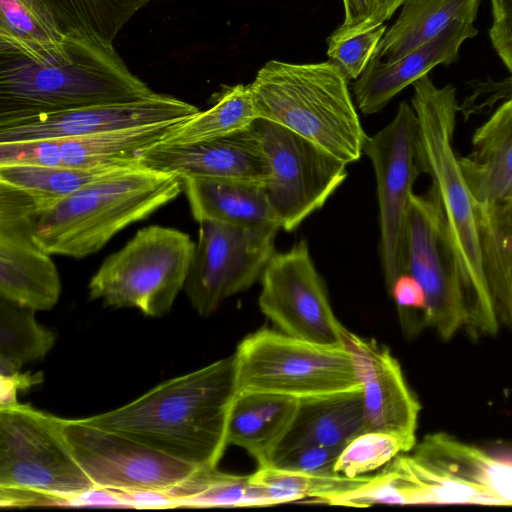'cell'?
Listing matches in <instances>:
<instances>
[{
	"mask_svg": "<svg viewBox=\"0 0 512 512\" xmlns=\"http://www.w3.org/2000/svg\"><path fill=\"white\" fill-rule=\"evenodd\" d=\"M180 179L197 222L215 220L242 226L278 225L261 184L195 177Z\"/></svg>",
	"mask_w": 512,
	"mask_h": 512,
	"instance_id": "26",
	"label": "cell"
},
{
	"mask_svg": "<svg viewBox=\"0 0 512 512\" xmlns=\"http://www.w3.org/2000/svg\"><path fill=\"white\" fill-rule=\"evenodd\" d=\"M418 462L471 485L494 505L512 506V453H494L443 432L425 436L410 454Z\"/></svg>",
	"mask_w": 512,
	"mask_h": 512,
	"instance_id": "21",
	"label": "cell"
},
{
	"mask_svg": "<svg viewBox=\"0 0 512 512\" xmlns=\"http://www.w3.org/2000/svg\"><path fill=\"white\" fill-rule=\"evenodd\" d=\"M507 212V215L509 217L510 222L512 223V205L510 206H503Z\"/></svg>",
	"mask_w": 512,
	"mask_h": 512,
	"instance_id": "44",
	"label": "cell"
},
{
	"mask_svg": "<svg viewBox=\"0 0 512 512\" xmlns=\"http://www.w3.org/2000/svg\"><path fill=\"white\" fill-rule=\"evenodd\" d=\"M141 165L92 168L29 164L0 165V182L20 188L44 203L62 199L92 183L125 173Z\"/></svg>",
	"mask_w": 512,
	"mask_h": 512,
	"instance_id": "30",
	"label": "cell"
},
{
	"mask_svg": "<svg viewBox=\"0 0 512 512\" xmlns=\"http://www.w3.org/2000/svg\"><path fill=\"white\" fill-rule=\"evenodd\" d=\"M178 123L180 122L64 138L0 143V165L29 164L77 168L140 165L142 154L157 145Z\"/></svg>",
	"mask_w": 512,
	"mask_h": 512,
	"instance_id": "17",
	"label": "cell"
},
{
	"mask_svg": "<svg viewBox=\"0 0 512 512\" xmlns=\"http://www.w3.org/2000/svg\"><path fill=\"white\" fill-rule=\"evenodd\" d=\"M252 126L269 170L263 191L280 229L293 231L343 183L347 164L279 124Z\"/></svg>",
	"mask_w": 512,
	"mask_h": 512,
	"instance_id": "9",
	"label": "cell"
},
{
	"mask_svg": "<svg viewBox=\"0 0 512 512\" xmlns=\"http://www.w3.org/2000/svg\"><path fill=\"white\" fill-rule=\"evenodd\" d=\"M238 394L234 353L167 380L130 403L83 418L198 468L217 467Z\"/></svg>",
	"mask_w": 512,
	"mask_h": 512,
	"instance_id": "1",
	"label": "cell"
},
{
	"mask_svg": "<svg viewBox=\"0 0 512 512\" xmlns=\"http://www.w3.org/2000/svg\"><path fill=\"white\" fill-rule=\"evenodd\" d=\"M98 490L64 436L62 418L18 402L0 405V504L80 503Z\"/></svg>",
	"mask_w": 512,
	"mask_h": 512,
	"instance_id": "6",
	"label": "cell"
},
{
	"mask_svg": "<svg viewBox=\"0 0 512 512\" xmlns=\"http://www.w3.org/2000/svg\"><path fill=\"white\" fill-rule=\"evenodd\" d=\"M366 431L362 388L298 400L294 419L274 449L317 444L342 449ZM273 451V452H274Z\"/></svg>",
	"mask_w": 512,
	"mask_h": 512,
	"instance_id": "23",
	"label": "cell"
},
{
	"mask_svg": "<svg viewBox=\"0 0 512 512\" xmlns=\"http://www.w3.org/2000/svg\"><path fill=\"white\" fill-rule=\"evenodd\" d=\"M65 32L82 31L113 43L124 25L151 0H41Z\"/></svg>",
	"mask_w": 512,
	"mask_h": 512,
	"instance_id": "34",
	"label": "cell"
},
{
	"mask_svg": "<svg viewBox=\"0 0 512 512\" xmlns=\"http://www.w3.org/2000/svg\"><path fill=\"white\" fill-rule=\"evenodd\" d=\"M341 451L317 444H300L275 450L265 466L312 475H334L338 474L334 467Z\"/></svg>",
	"mask_w": 512,
	"mask_h": 512,
	"instance_id": "37",
	"label": "cell"
},
{
	"mask_svg": "<svg viewBox=\"0 0 512 512\" xmlns=\"http://www.w3.org/2000/svg\"><path fill=\"white\" fill-rule=\"evenodd\" d=\"M199 223L198 239L184 291L201 316L249 289L275 254V224L242 226L215 220Z\"/></svg>",
	"mask_w": 512,
	"mask_h": 512,
	"instance_id": "10",
	"label": "cell"
},
{
	"mask_svg": "<svg viewBox=\"0 0 512 512\" xmlns=\"http://www.w3.org/2000/svg\"><path fill=\"white\" fill-rule=\"evenodd\" d=\"M489 38L498 57L512 76V10L493 19Z\"/></svg>",
	"mask_w": 512,
	"mask_h": 512,
	"instance_id": "40",
	"label": "cell"
},
{
	"mask_svg": "<svg viewBox=\"0 0 512 512\" xmlns=\"http://www.w3.org/2000/svg\"><path fill=\"white\" fill-rule=\"evenodd\" d=\"M412 85L420 166L432 181L429 193L443 215L459 267L464 330L472 338L492 336L498 331L499 316L484 270L475 200L452 145L460 106L457 90L452 84L435 85L428 74Z\"/></svg>",
	"mask_w": 512,
	"mask_h": 512,
	"instance_id": "2",
	"label": "cell"
},
{
	"mask_svg": "<svg viewBox=\"0 0 512 512\" xmlns=\"http://www.w3.org/2000/svg\"><path fill=\"white\" fill-rule=\"evenodd\" d=\"M257 118L312 141L346 164L363 154L365 133L348 80L331 62H266L249 84Z\"/></svg>",
	"mask_w": 512,
	"mask_h": 512,
	"instance_id": "5",
	"label": "cell"
},
{
	"mask_svg": "<svg viewBox=\"0 0 512 512\" xmlns=\"http://www.w3.org/2000/svg\"><path fill=\"white\" fill-rule=\"evenodd\" d=\"M171 507L270 506L250 475H236L214 468H200L164 494Z\"/></svg>",
	"mask_w": 512,
	"mask_h": 512,
	"instance_id": "31",
	"label": "cell"
},
{
	"mask_svg": "<svg viewBox=\"0 0 512 512\" xmlns=\"http://www.w3.org/2000/svg\"><path fill=\"white\" fill-rule=\"evenodd\" d=\"M477 34L474 23L454 24L395 61L373 57L353 85L357 107L366 115L380 111L396 94L435 66L456 62L462 44Z\"/></svg>",
	"mask_w": 512,
	"mask_h": 512,
	"instance_id": "20",
	"label": "cell"
},
{
	"mask_svg": "<svg viewBox=\"0 0 512 512\" xmlns=\"http://www.w3.org/2000/svg\"><path fill=\"white\" fill-rule=\"evenodd\" d=\"M256 119L249 84L224 87L210 108L176 124L157 145H188L225 137L250 127Z\"/></svg>",
	"mask_w": 512,
	"mask_h": 512,
	"instance_id": "28",
	"label": "cell"
},
{
	"mask_svg": "<svg viewBox=\"0 0 512 512\" xmlns=\"http://www.w3.org/2000/svg\"><path fill=\"white\" fill-rule=\"evenodd\" d=\"M363 154L371 161L377 185L380 255L387 288L402 273V241L413 185L422 172L418 124L412 105L400 103L394 118L369 137Z\"/></svg>",
	"mask_w": 512,
	"mask_h": 512,
	"instance_id": "14",
	"label": "cell"
},
{
	"mask_svg": "<svg viewBox=\"0 0 512 512\" xmlns=\"http://www.w3.org/2000/svg\"><path fill=\"white\" fill-rule=\"evenodd\" d=\"M258 305L283 332L322 345H344L347 329L335 316L305 240L276 253L261 277Z\"/></svg>",
	"mask_w": 512,
	"mask_h": 512,
	"instance_id": "13",
	"label": "cell"
},
{
	"mask_svg": "<svg viewBox=\"0 0 512 512\" xmlns=\"http://www.w3.org/2000/svg\"><path fill=\"white\" fill-rule=\"evenodd\" d=\"M344 6V21L332 34L333 37H343L359 32L370 20L375 0H342Z\"/></svg>",
	"mask_w": 512,
	"mask_h": 512,
	"instance_id": "39",
	"label": "cell"
},
{
	"mask_svg": "<svg viewBox=\"0 0 512 512\" xmlns=\"http://www.w3.org/2000/svg\"><path fill=\"white\" fill-rule=\"evenodd\" d=\"M139 163L145 168L180 178L224 179L263 185L269 176L252 125L225 137L188 145H155L142 154Z\"/></svg>",
	"mask_w": 512,
	"mask_h": 512,
	"instance_id": "18",
	"label": "cell"
},
{
	"mask_svg": "<svg viewBox=\"0 0 512 512\" xmlns=\"http://www.w3.org/2000/svg\"><path fill=\"white\" fill-rule=\"evenodd\" d=\"M298 406L291 397L267 393H238L227 430L228 445L238 446L265 466L285 433Z\"/></svg>",
	"mask_w": 512,
	"mask_h": 512,
	"instance_id": "24",
	"label": "cell"
},
{
	"mask_svg": "<svg viewBox=\"0 0 512 512\" xmlns=\"http://www.w3.org/2000/svg\"><path fill=\"white\" fill-rule=\"evenodd\" d=\"M387 289L396 304L405 336H416L426 327V297L422 287L414 277L401 273Z\"/></svg>",
	"mask_w": 512,
	"mask_h": 512,
	"instance_id": "38",
	"label": "cell"
},
{
	"mask_svg": "<svg viewBox=\"0 0 512 512\" xmlns=\"http://www.w3.org/2000/svg\"><path fill=\"white\" fill-rule=\"evenodd\" d=\"M387 26L381 24L343 37L327 39L328 61L349 80H357L375 56Z\"/></svg>",
	"mask_w": 512,
	"mask_h": 512,
	"instance_id": "36",
	"label": "cell"
},
{
	"mask_svg": "<svg viewBox=\"0 0 512 512\" xmlns=\"http://www.w3.org/2000/svg\"><path fill=\"white\" fill-rule=\"evenodd\" d=\"M472 146L459 161L475 203L512 205V96L475 130Z\"/></svg>",
	"mask_w": 512,
	"mask_h": 512,
	"instance_id": "22",
	"label": "cell"
},
{
	"mask_svg": "<svg viewBox=\"0 0 512 512\" xmlns=\"http://www.w3.org/2000/svg\"><path fill=\"white\" fill-rule=\"evenodd\" d=\"M344 345L362 387L365 432L390 433L414 448L421 405L409 389L398 360L385 345L348 329Z\"/></svg>",
	"mask_w": 512,
	"mask_h": 512,
	"instance_id": "16",
	"label": "cell"
},
{
	"mask_svg": "<svg viewBox=\"0 0 512 512\" xmlns=\"http://www.w3.org/2000/svg\"><path fill=\"white\" fill-rule=\"evenodd\" d=\"M200 110L176 97L154 93L125 103L88 106L0 122V143L26 142L181 122Z\"/></svg>",
	"mask_w": 512,
	"mask_h": 512,
	"instance_id": "15",
	"label": "cell"
},
{
	"mask_svg": "<svg viewBox=\"0 0 512 512\" xmlns=\"http://www.w3.org/2000/svg\"><path fill=\"white\" fill-rule=\"evenodd\" d=\"M369 478L312 475L271 466L258 467L251 474L252 481L261 488L270 506L302 500L331 505L334 499L359 488Z\"/></svg>",
	"mask_w": 512,
	"mask_h": 512,
	"instance_id": "33",
	"label": "cell"
},
{
	"mask_svg": "<svg viewBox=\"0 0 512 512\" xmlns=\"http://www.w3.org/2000/svg\"><path fill=\"white\" fill-rule=\"evenodd\" d=\"M31 215L0 211V297L35 311L58 302L61 281L51 255L33 239Z\"/></svg>",
	"mask_w": 512,
	"mask_h": 512,
	"instance_id": "19",
	"label": "cell"
},
{
	"mask_svg": "<svg viewBox=\"0 0 512 512\" xmlns=\"http://www.w3.org/2000/svg\"><path fill=\"white\" fill-rule=\"evenodd\" d=\"M154 93L113 43L82 31L66 32L63 49L45 60L0 53V122L132 102Z\"/></svg>",
	"mask_w": 512,
	"mask_h": 512,
	"instance_id": "3",
	"label": "cell"
},
{
	"mask_svg": "<svg viewBox=\"0 0 512 512\" xmlns=\"http://www.w3.org/2000/svg\"><path fill=\"white\" fill-rule=\"evenodd\" d=\"M402 273L426 297L425 325L451 339L466 323L462 279L443 215L430 193H413L403 232Z\"/></svg>",
	"mask_w": 512,
	"mask_h": 512,
	"instance_id": "11",
	"label": "cell"
},
{
	"mask_svg": "<svg viewBox=\"0 0 512 512\" xmlns=\"http://www.w3.org/2000/svg\"><path fill=\"white\" fill-rule=\"evenodd\" d=\"M35 312L0 297V377L18 374L54 346L55 334L37 322Z\"/></svg>",
	"mask_w": 512,
	"mask_h": 512,
	"instance_id": "32",
	"label": "cell"
},
{
	"mask_svg": "<svg viewBox=\"0 0 512 512\" xmlns=\"http://www.w3.org/2000/svg\"><path fill=\"white\" fill-rule=\"evenodd\" d=\"M404 1L405 0H375L374 12L370 20L360 31L384 24V22L390 19L394 12L401 7Z\"/></svg>",
	"mask_w": 512,
	"mask_h": 512,
	"instance_id": "41",
	"label": "cell"
},
{
	"mask_svg": "<svg viewBox=\"0 0 512 512\" xmlns=\"http://www.w3.org/2000/svg\"><path fill=\"white\" fill-rule=\"evenodd\" d=\"M238 393H267L297 400L360 389L345 345H322L259 329L234 352Z\"/></svg>",
	"mask_w": 512,
	"mask_h": 512,
	"instance_id": "7",
	"label": "cell"
},
{
	"mask_svg": "<svg viewBox=\"0 0 512 512\" xmlns=\"http://www.w3.org/2000/svg\"><path fill=\"white\" fill-rule=\"evenodd\" d=\"M503 87L509 94H512V76L509 75L503 79Z\"/></svg>",
	"mask_w": 512,
	"mask_h": 512,
	"instance_id": "43",
	"label": "cell"
},
{
	"mask_svg": "<svg viewBox=\"0 0 512 512\" xmlns=\"http://www.w3.org/2000/svg\"><path fill=\"white\" fill-rule=\"evenodd\" d=\"M479 5L480 0H405L396 21L386 29L374 57L395 61L454 24L474 23Z\"/></svg>",
	"mask_w": 512,
	"mask_h": 512,
	"instance_id": "25",
	"label": "cell"
},
{
	"mask_svg": "<svg viewBox=\"0 0 512 512\" xmlns=\"http://www.w3.org/2000/svg\"><path fill=\"white\" fill-rule=\"evenodd\" d=\"M475 205L488 286L499 318L512 328V223L502 206Z\"/></svg>",
	"mask_w": 512,
	"mask_h": 512,
	"instance_id": "29",
	"label": "cell"
},
{
	"mask_svg": "<svg viewBox=\"0 0 512 512\" xmlns=\"http://www.w3.org/2000/svg\"><path fill=\"white\" fill-rule=\"evenodd\" d=\"M399 436L369 431L351 440L341 451L334 470L347 477H359L391 462L396 456L412 451Z\"/></svg>",
	"mask_w": 512,
	"mask_h": 512,
	"instance_id": "35",
	"label": "cell"
},
{
	"mask_svg": "<svg viewBox=\"0 0 512 512\" xmlns=\"http://www.w3.org/2000/svg\"><path fill=\"white\" fill-rule=\"evenodd\" d=\"M493 19H497L512 10V0H490Z\"/></svg>",
	"mask_w": 512,
	"mask_h": 512,
	"instance_id": "42",
	"label": "cell"
},
{
	"mask_svg": "<svg viewBox=\"0 0 512 512\" xmlns=\"http://www.w3.org/2000/svg\"><path fill=\"white\" fill-rule=\"evenodd\" d=\"M181 191L179 176L137 167L39 207L31 217L30 231L48 254L84 258Z\"/></svg>",
	"mask_w": 512,
	"mask_h": 512,
	"instance_id": "4",
	"label": "cell"
},
{
	"mask_svg": "<svg viewBox=\"0 0 512 512\" xmlns=\"http://www.w3.org/2000/svg\"><path fill=\"white\" fill-rule=\"evenodd\" d=\"M66 32L41 0H0V53L41 61L59 53Z\"/></svg>",
	"mask_w": 512,
	"mask_h": 512,
	"instance_id": "27",
	"label": "cell"
},
{
	"mask_svg": "<svg viewBox=\"0 0 512 512\" xmlns=\"http://www.w3.org/2000/svg\"><path fill=\"white\" fill-rule=\"evenodd\" d=\"M195 246L189 234L176 228L143 227L105 258L90 279L89 297L162 316L184 289Z\"/></svg>",
	"mask_w": 512,
	"mask_h": 512,
	"instance_id": "8",
	"label": "cell"
},
{
	"mask_svg": "<svg viewBox=\"0 0 512 512\" xmlns=\"http://www.w3.org/2000/svg\"><path fill=\"white\" fill-rule=\"evenodd\" d=\"M62 430L98 490L165 494L200 469L83 418H62Z\"/></svg>",
	"mask_w": 512,
	"mask_h": 512,
	"instance_id": "12",
	"label": "cell"
}]
</instances>
